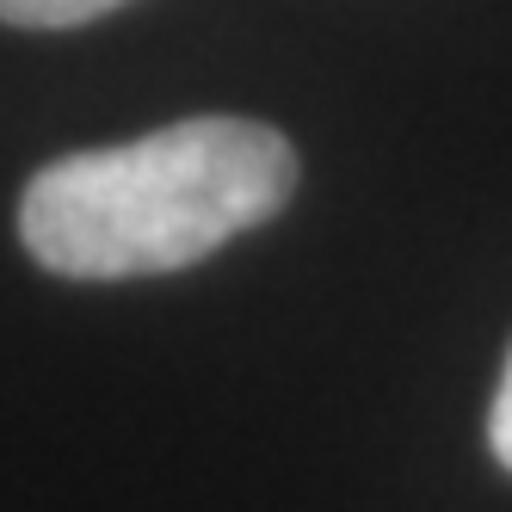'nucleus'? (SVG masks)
I'll return each mask as SVG.
<instances>
[{
	"label": "nucleus",
	"mask_w": 512,
	"mask_h": 512,
	"mask_svg": "<svg viewBox=\"0 0 512 512\" xmlns=\"http://www.w3.org/2000/svg\"><path fill=\"white\" fill-rule=\"evenodd\" d=\"M297 186L290 142L253 118H186L118 149L62 155L25 186L19 235L62 278H149L198 266L272 223Z\"/></svg>",
	"instance_id": "1"
},
{
	"label": "nucleus",
	"mask_w": 512,
	"mask_h": 512,
	"mask_svg": "<svg viewBox=\"0 0 512 512\" xmlns=\"http://www.w3.org/2000/svg\"><path fill=\"white\" fill-rule=\"evenodd\" d=\"M112 7H124V0H0V19L25 25V31H62V25H87Z\"/></svg>",
	"instance_id": "2"
},
{
	"label": "nucleus",
	"mask_w": 512,
	"mask_h": 512,
	"mask_svg": "<svg viewBox=\"0 0 512 512\" xmlns=\"http://www.w3.org/2000/svg\"><path fill=\"white\" fill-rule=\"evenodd\" d=\"M488 438H494V457L512 469V358H506V377H500L494 414H488Z\"/></svg>",
	"instance_id": "3"
}]
</instances>
